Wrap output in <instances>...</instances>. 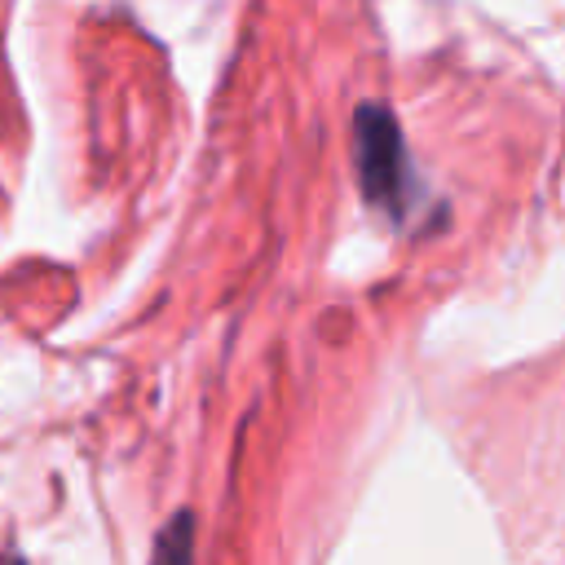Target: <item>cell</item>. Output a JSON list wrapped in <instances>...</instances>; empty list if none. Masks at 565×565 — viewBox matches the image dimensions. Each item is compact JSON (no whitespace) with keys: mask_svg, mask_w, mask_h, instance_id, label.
Returning <instances> with one entry per match:
<instances>
[{"mask_svg":"<svg viewBox=\"0 0 565 565\" xmlns=\"http://www.w3.org/2000/svg\"><path fill=\"white\" fill-rule=\"evenodd\" d=\"M353 132H358V172H362L366 194L380 207H388L393 216H402L415 199V177H411V159H406V146H402L393 115H384L371 102L358 110Z\"/></svg>","mask_w":565,"mask_h":565,"instance_id":"cell-1","label":"cell"}]
</instances>
